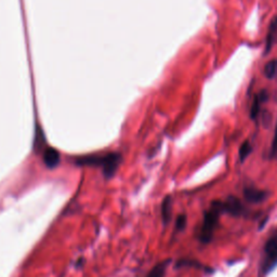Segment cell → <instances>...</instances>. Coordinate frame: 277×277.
<instances>
[{
  "instance_id": "cell-1",
  "label": "cell",
  "mask_w": 277,
  "mask_h": 277,
  "mask_svg": "<svg viewBox=\"0 0 277 277\" xmlns=\"http://www.w3.org/2000/svg\"><path fill=\"white\" fill-rule=\"evenodd\" d=\"M121 163V156L118 153H109L104 155H88L78 157L75 160L77 166L101 167L106 179H110L116 173Z\"/></svg>"
},
{
  "instance_id": "cell-2",
  "label": "cell",
  "mask_w": 277,
  "mask_h": 277,
  "mask_svg": "<svg viewBox=\"0 0 277 277\" xmlns=\"http://www.w3.org/2000/svg\"><path fill=\"white\" fill-rule=\"evenodd\" d=\"M222 213L223 208L222 202L220 201H214L211 204L209 210H207L205 212L203 226L201 227V230H199V241L203 244L210 243V241L212 240L215 227L218 225L220 215Z\"/></svg>"
},
{
  "instance_id": "cell-3",
  "label": "cell",
  "mask_w": 277,
  "mask_h": 277,
  "mask_svg": "<svg viewBox=\"0 0 277 277\" xmlns=\"http://www.w3.org/2000/svg\"><path fill=\"white\" fill-rule=\"evenodd\" d=\"M277 265V229L276 232L268 238L264 246V256L261 263V271L264 274L270 273Z\"/></svg>"
},
{
  "instance_id": "cell-4",
  "label": "cell",
  "mask_w": 277,
  "mask_h": 277,
  "mask_svg": "<svg viewBox=\"0 0 277 277\" xmlns=\"http://www.w3.org/2000/svg\"><path fill=\"white\" fill-rule=\"evenodd\" d=\"M222 208L223 213L226 212L230 215H234V217L242 215L244 212L243 204L241 203L240 199L235 196H228L224 202H222Z\"/></svg>"
},
{
  "instance_id": "cell-5",
  "label": "cell",
  "mask_w": 277,
  "mask_h": 277,
  "mask_svg": "<svg viewBox=\"0 0 277 277\" xmlns=\"http://www.w3.org/2000/svg\"><path fill=\"white\" fill-rule=\"evenodd\" d=\"M244 196L247 202L252 204H259L265 201V199L268 197V193L266 191H261L252 187H249L244 190Z\"/></svg>"
},
{
  "instance_id": "cell-6",
  "label": "cell",
  "mask_w": 277,
  "mask_h": 277,
  "mask_svg": "<svg viewBox=\"0 0 277 277\" xmlns=\"http://www.w3.org/2000/svg\"><path fill=\"white\" fill-rule=\"evenodd\" d=\"M42 159L44 165L49 169H55L60 164V153L50 146H45V149L42 153Z\"/></svg>"
},
{
  "instance_id": "cell-7",
  "label": "cell",
  "mask_w": 277,
  "mask_h": 277,
  "mask_svg": "<svg viewBox=\"0 0 277 277\" xmlns=\"http://www.w3.org/2000/svg\"><path fill=\"white\" fill-rule=\"evenodd\" d=\"M267 100H268V95L265 90L261 91L258 96H256L255 100H253V103L251 105V110H250V118L251 119H256L258 117V115L260 113L261 104L266 102Z\"/></svg>"
},
{
  "instance_id": "cell-8",
  "label": "cell",
  "mask_w": 277,
  "mask_h": 277,
  "mask_svg": "<svg viewBox=\"0 0 277 277\" xmlns=\"http://www.w3.org/2000/svg\"><path fill=\"white\" fill-rule=\"evenodd\" d=\"M277 34V15L273 18V20L270 23V26H268V32H267V37H266V44H265V51L264 55H267L268 52L271 51L272 45L274 43L275 37Z\"/></svg>"
},
{
  "instance_id": "cell-9",
  "label": "cell",
  "mask_w": 277,
  "mask_h": 277,
  "mask_svg": "<svg viewBox=\"0 0 277 277\" xmlns=\"http://www.w3.org/2000/svg\"><path fill=\"white\" fill-rule=\"evenodd\" d=\"M172 215V199L171 196H166L161 204V219H163L164 224H168L171 220Z\"/></svg>"
},
{
  "instance_id": "cell-10",
  "label": "cell",
  "mask_w": 277,
  "mask_h": 277,
  "mask_svg": "<svg viewBox=\"0 0 277 277\" xmlns=\"http://www.w3.org/2000/svg\"><path fill=\"white\" fill-rule=\"evenodd\" d=\"M170 263H171V260L167 259V260L163 261V262L156 264L150 271V273L146 275V277H164L166 274V271H167V267Z\"/></svg>"
},
{
  "instance_id": "cell-11",
  "label": "cell",
  "mask_w": 277,
  "mask_h": 277,
  "mask_svg": "<svg viewBox=\"0 0 277 277\" xmlns=\"http://www.w3.org/2000/svg\"><path fill=\"white\" fill-rule=\"evenodd\" d=\"M264 74L266 78L274 79L277 76V60H272L264 67Z\"/></svg>"
},
{
  "instance_id": "cell-12",
  "label": "cell",
  "mask_w": 277,
  "mask_h": 277,
  "mask_svg": "<svg viewBox=\"0 0 277 277\" xmlns=\"http://www.w3.org/2000/svg\"><path fill=\"white\" fill-rule=\"evenodd\" d=\"M251 151H252L251 144L248 141H245L240 148V159H241L242 163H243V161H245V159L250 155Z\"/></svg>"
},
{
  "instance_id": "cell-13",
  "label": "cell",
  "mask_w": 277,
  "mask_h": 277,
  "mask_svg": "<svg viewBox=\"0 0 277 277\" xmlns=\"http://www.w3.org/2000/svg\"><path fill=\"white\" fill-rule=\"evenodd\" d=\"M187 226V215L181 214L175 221V229L176 230H183Z\"/></svg>"
},
{
  "instance_id": "cell-14",
  "label": "cell",
  "mask_w": 277,
  "mask_h": 277,
  "mask_svg": "<svg viewBox=\"0 0 277 277\" xmlns=\"http://www.w3.org/2000/svg\"><path fill=\"white\" fill-rule=\"evenodd\" d=\"M271 157L277 159V129L275 131V136L273 140V144H272V150H271Z\"/></svg>"
},
{
  "instance_id": "cell-15",
  "label": "cell",
  "mask_w": 277,
  "mask_h": 277,
  "mask_svg": "<svg viewBox=\"0 0 277 277\" xmlns=\"http://www.w3.org/2000/svg\"><path fill=\"white\" fill-rule=\"evenodd\" d=\"M276 129H277V127H276Z\"/></svg>"
}]
</instances>
